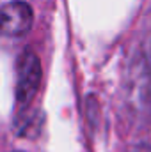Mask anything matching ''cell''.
Returning a JSON list of instances; mask_svg holds the SVG:
<instances>
[{"instance_id": "cell-4", "label": "cell", "mask_w": 151, "mask_h": 152, "mask_svg": "<svg viewBox=\"0 0 151 152\" xmlns=\"http://www.w3.org/2000/svg\"><path fill=\"white\" fill-rule=\"evenodd\" d=\"M148 42H150V55H151V28H150V36H148Z\"/></svg>"}, {"instance_id": "cell-2", "label": "cell", "mask_w": 151, "mask_h": 152, "mask_svg": "<svg viewBox=\"0 0 151 152\" xmlns=\"http://www.w3.org/2000/svg\"><path fill=\"white\" fill-rule=\"evenodd\" d=\"M32 27V9L25 2H9L0 9V34L23 36Z\"/></svg>"}, {"instance_id": "cell-1", "label": "cell", "mask_w": 151, "mask_h": 152, "mask_svg": "<svg viewBox=\"0 0 151 152\" xmlns=\"http://www.w3.org/2000/svg\"><path fill=\"white\" fill-rule=\"evenodd\" d=\"M41 83V64L34 51L25 50L18 62V83L16 99L20 104H27L36 96Z\"/></svg>"}, {"instance_id": "cell-3", "label": "cell", "mask_w": 151, "mask_h": 152, "mask_svg": "<svg viewBox=\"0 0 151 152\" xmlns=\"http://www.w3.org/2000/svg\"><path fill=\"white\" fill-rule=\"evenodd\" d=\"M132 152H151V147L150 145H146V143H142V145H137Z\"/></svg>"}]
</instances>
